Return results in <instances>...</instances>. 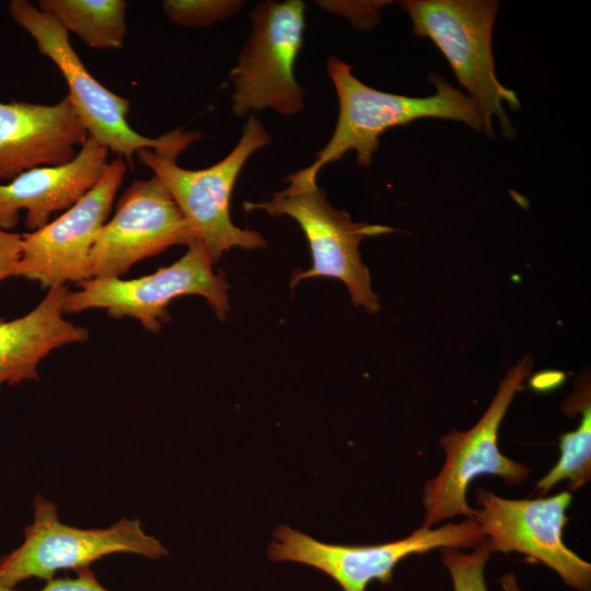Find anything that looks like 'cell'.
I'll return each instance as SVG.
<instances>
[{"mask_svg":"<svg viewBox=\"0 0 591 591\" xmlns=\"http://www.w3.org/2000/svg\"><path fill=\"white\" fill-rule=\"evenodd\" d=\"M326 68L338 99L335 130L312 164L289 174L293 179L316 183L325 165L340 160L350 150L356 152L358 164L368 166L383 132L420 118L451 119L476 131L483 130L474 102L439 74L429 77L434 94L410 97L370 88L338 57L329 56Z\"/></svg>","mask_w":591,"mask_h":591,"instance_id":"cell-1","label":"cell"},{"mask_svg":"<svg viewBox=\"0 0 591 591\" xmlns=\"http://www.w3.org/2000/svg\"><path fill=\"white\" fill-rule=\"evenodd\" d=\"M12 20L35 40L38 51L48 57L62 73L69 89L68 99L89 137L124 157L132 165L134 154L151 149L160 155L176 159L189 144L201 138L199 131L177 128L158 138L138 134L128 124L129 101L99 82L72 48L68 32L49 14L26 0L8 4Z\"/></svg>","mask_w":591,"mask_h":591,"instance_id":"cell-2","label":"cell"},{"mask_svg":"<svg viewBox=\"0 0 591 591\" xmlns=\"http://www.w3.org/2000/svg\"><path fill=\"white\" fill-rule=\"evenodd\" d=\"M402 9L409 15L413 32L429 37L445 56L459 82L477 107L483 131L494 137L491 119L499 118L502 135H514L503 109L520 107L512 90L497 79L491 49L493 26L498 1L491 0H405Z\"/></svg>","mask_w":591,"mask_h":591,"instance_id":"cell-3","label":"cell"},{"mask_svg":"<svg viewBox=\"0 0 591 591\" xmlns=\"http://www.w3.org/2000/svg\"><path fill=\"white\" fill-rule=\"evenodd\" d=\"M270 136L254 115H248L234 149L216 164L187 170L176 159L141 149L136 155L165 185L198 242L216 264L233 247L263 248L266 240L256 231L241 229L231 220L230 199L236 178L250 157L269 144Z\"/></svg>","mask_w":591,"mask_h":591,"instance_id":"cell-4","label":"cell"},{"mask_svg":"<svg viewBox=\"0 0 591 591\" xmlns=\"http://www.w3.org/2000/svg\"><path fill=\"white\" fill-rule=\"evenodd\" d=\"M251 33L230 72L232 113L244 117L273 109L283 116L304 108L296 61L303 46L305 4L301 0L263 1L248 13Z\"/></svg>","mask_w":591,"mask_h":591,"instance_id":"cell-5","label":"cell"},{"mask_svg":"<svg viewBox=\"0 0 591 591\" xmlns=\"http://www.w3.org/2000/svg\"><path fill=\"white\" fill-rule=\"evenodd\" d=\"M289 186L275 193L270 200L245 201V211L262 210L270 216L292 218L309 243L312 266L293 275L291 287L299 281L327 277L345 283L356 306L369 313L379 310V301L371 289L370 274L361 260L359 246L363 239L394 229L387 225L355 222L350 216L335 208L316 183H303L287 177Z\"/></svg>","mask_w":591,"mask_h":591,"instance_id":"cell-6","label":"cell"},{"mask_svg":"<svg viewBox=\"0 0 591 591\" xmlns=\"http://www.w3.org/2000/svg\"><path fill=\"white\" fill-rule=\"evenodd\" d=\"M20 547L0 559V586L39 578L50 580L59 570H79L106 555L125 553L159 559L169 554L154 536L147 534L139 519L121 518L104 529H80L62 523L58 508L38 495L34 521L27 525Z\"/></svg>","mask_w":591,"mask_h":591,"instance_id":"cell-7","label":"cell"},{"mask_svg":"<svg viewBox=\"0 0 591 591\" xmlns=\"http://www.w3.org/2000/svg\"><path fill=\"white\" fill-rule=\"evenodd\" d=\"M187 252L170 266L135 279L90 278L80 289L68 291L63 313L105 309L114 318H136L149 332H158L170 320L167 306L183 296L206 299L216 316L224 321L229 312V283L216 274L206 248L200 242L187 246Z\"/></svg>","mask_w":591,"mask_h":591,"instance_id":"cell-8","label":"cell"},{"mask_svg":"<svg viewBox=\"0 0 591 591\" xmlns=\"http://www.w3.org/2000/svg\"><path fill=\"white\" fill-rule=\"evenodd\" d=\"M533 360L525 356L511 367L489 407L467 431L452 429L439 440L445 460L438 475L424 487L425 528L457 515L474 517L466 501L468 485L479 475L501 477L509 485L526 480L530 468L503 455L498 447L500 424L522 382L532 370Z\"/></svg>","mask_w":591,"mask_h":591,"instance_id":"cell-9","label":"cell"},{"mask_svg":"<svg viewBox=\"0 0 591 591\" xmlns=\"http://www.w3.org/2000/svg\"><path fill=\"white\" fill-rule=\"evenodd\" d=\"M274 537L268 548L271 560L312 566L333 578L344 591H366L372 580L392 582L395 566L409 555L433 548H474L486 540L474 518L437 529L421 526L405 538L379 545L328 544L289 525L276 528Z\"/></svg>","mask_w":591,"mask_h":591,"instance_id":"cell-10","label":"cell"},{"mask_svg":"<svg viewBox=\"0 0 591 591\" xmlns=\"http://www.w3.org/2000/svg\"><path fill=\"white\" fill-rule=\"evenodd\" d=\"M572 496L563 491L548 498L508 499L490 490H476L474 519L490 552L521 553L555 570L579 591L591 590V564L568 548L563 532Z\"/></svg>","mask_w":591,"mask_h":591,"instance_id":"cell-11","label":"cell"},{"mask_svg":"<svg viewBox=\"0 0 591 591\" xmlns=\"http://www.w3.org/2000/svg\"><path fill=\"white\" fill-rule=\"evenodd\" d=\"M198 242L157 175L135 181L101 229L90 257L91 278H121L136 263L171 246Z\"/></svg>","mask_w":591,"mask_h":591,"instance_id":"cell-12","label":"cell"},{"mask_svg":"<svg viewBox=\"0 0 591 591\" xmlns=\"http://www.w3.org/2000/svg\"><path fill=\"white\" fill-rule=\"evenodd\" d=\"M126 172L121 158L108 162L95 186L73 206L40 229L22 234L16 277L37 281L44 289L90 279L93 245Z\"/></svg>","mask_w":591,"mask_h":591,"instance_id":"cell-13","label":"cell"},{"mask_svg":"<svg viewBox=\"0 0 591 591\" xmlns=\"http://www.w3.org/2000/svg\"><path fill=\"white\" fill-rule=\"evenodd\" d=\"M88 137L68 96L54 105L0 102V183L70 162Z\"/></svg>","mask_w":591,"mask_h":591,"instance_id":"cell-14","label":"cell"},{"mask_svg":"<svg viewBox=\"0 0 591 591\" xmlns=\"http://www.w3.org/2000/svg\"><path fill=\"white\" fill-rule=\"evenodd\" d=\"M107 157L108 150L88 137L70 162L31 169L0 183V230L15 228L21 210L26 212L30 231L46 225L51 215L69 209L95 186L108 164Z\"/></svg>","mask_w":591,"mask_h":591,"instance_id":"cell-15","label":"cell"},{"mask_svg":"<svg viewBox=\"0 0 591 591\" xmlns=\"http://www.w3.org/2000/svg\"><path fill=\"white\" fill-rule=\"evenodd\" d=\"M66 285L48 289L25 315L0 321V390L26 380H39L38 364L53 350L89 338L85 327L63 317Z\"/></svg>","mask_w":591,"mask_h":591,"instance_id":"cell-16","label":"cell"},{"mask_svg":"<svg viewBox=\"0 0 591 591\" xmlns=\"http://www.w3.org/2000/svg\"><path fill=\"white\" fill-rule=\"evenodd\" d=\"M125 0H39L38 9L53 16L95 49H118L127 33Z\"/></svg>","mask_w":591,"mask_h":591,"instance_id":"cell-17","label":"cell"},{"mask_svg":"<svg viewBox=\"0 0 591 591\" xmlns=\"http://www.w3.org/2000/svg\"><path fill=\"white\" fill-rule=\"evenodd\" d=\"M567 410L579 409L580 426L559 437L560 456L557 464L542 477L534 491L545 495L556 484L568 482L570 490H578L591 479V403L589 382L582 381L572 396L566 401Z\"/></svg>","mask_w":591,"mask_h":591,"instance_id":"cell-18","label":"cell"},{"mask_svg":"<svg viewBox=\"0 0 591 591\" xmlns=\"http://www.w3.org/2000/svg\"><path fill=\"white\" fill-rule=\"evenodd\" d=\"M243 7L240 0H165V15L172 23L186 27H206L236 14Z\"/></svg>","mask_w":591,"mask_h":591,"instance_id":"cell-19","label":"cell"},{"mask_svg":"<svg viewBox=\"0 0 591 591\" xmlns=\"http://www.w3.org/2000/svg\"><path fill=\"white\" fill-rule=\"evenodd\" d=\"M441 549L442 561L451 575L454 591H487L484 571L491 552L486 540L471 553L460 548Z\"/></svg>","mask_w":591,"mask_h":591,"instance_id":"cell-20","label":"cell"},{"mask_svg":"<svg viewBox=\"0 0 591 591\" xmlns=\"http://www.w3.org/2000/svg\"><path fill=\"white\" fill-rule=\"evenodd\" d=\"M324 10L347 18L358 28L372 27L379 20L380 9L385 1H315Z\"/></svg>","mask_w":591,"mask_h":591,"instance_id":"cell-21","label":"cell"},{"mask_svg":"<svg viewBox=\"0 0 591 591\" xmlns=\"http://www.w3.org/2000/svg\"><path fill=\"white\" fill-rule=\"evenodd\" d=\"M0 591H18L13 588L0 586ZM39 591H108L96 579L94 571L89 568L77 570L76 578H59L47 580Z\"/></svg>","mask_w":591,"mask_h":591,"instance_id":"cell-22","label":"cell"},{"mask_svg":"<svg viewBox=\"0 0 591 591\" xmlns=\"http://www.w3.org/2000/svg\"><path fill=\"white\" fill-rule=\"evenodd\" d=\"M21 247L22 234L0 230V282L16 277Z\"/></svg>","mask_w":591,"mask_h":591,"instance_id":"cell-23","label":"cell"},{"mask_svg":"<svg viewBox=\"0 0 591 591\" xmlns=\"http://www.w3.org/2000/svg\"><path fill=\"white\" fill-rule=\"evenodd\" d=\"M499 582L503 591H521L518 586L517 577L514 576L513 572H508L503 575L500 578Z\"/></svg>","mask_w":591,"mask_h":591,"instance_id":"cell-24","label":"cell"}]
</instances>
